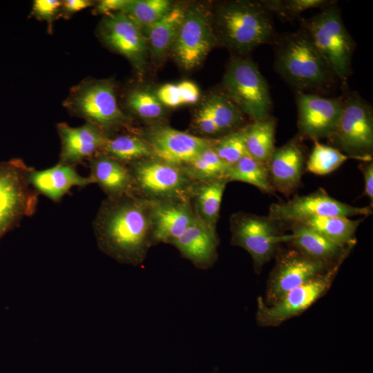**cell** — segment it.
I'll use <instances>...</instances> for the list:
<instances>
[{
  "mask_svg": "<svg viewBox=\"0 0 373 373\" xmlns=\"http://www.w3.org/2000/svg\"><path fill=\"white\" fill-rule=\"evenodd\" d=\"M93 5L89 0H66L62 1L61 8L64 13L71 15Z\"/></svg>",
  "mask_w": 373,
  "mask_h": 373,
  "instance_id": "cell-43",
  "label": "cell"
},
{
  "mask_svg": "<svg viewBox=\"0 0 373 373\" xmlns=\"http://www.w3.org/2000/svg\"><path fill=\"white\" fill-rule=\"evenodd\" d=\"M30 169L19 158L0 162V240L36 211L39 194L28 182Z\"/></svg>",
  "mask_w": 373,
  "mask_h": 373,
  "instance_id": "cell-7",
  "label": "cell"
},
{
  "mask_svg": "<svg viewBox=\"0 0 373 373\" xmlns=\"http://www.w3.org/2000/svg\"><path fill=\"white\" fill-rule=\"evenodd\" d=\"M363 220L344 216H313L296 223L316 230L341 246L353 247L355 232Z\"/></svg>",
  "mask_w": 373,
  "mask_h": 373,
  "instance_id": "cell-28",
  "label": "cell"
},
{
  "mask_svg": "<svg viewBox=\"0 0 373 373\" xmlns=\"http://www.w3.org/2000/svg\"><path fill=\"white\" fill-rule=\"evenodd\" d=\"M314 146L306 163V170L316 175H326L338 168L350 157L336 148L313 140Z\"/></svg>",
  "mask_w": 373,
  "mask_h": 373,
  "instance_id": "cell-34",
  "label": "cell"
},
{
  "mask_svg": "<svg viewBox=\"0 0 373 373\" xmlns=\"http://www.w3.org/2000/svg\"><path fill=\"white\" fill-rule=\"evenodd\" d=\"M93 227L104 254L122 264L140 265L153 246L151 201L136 194L107 197Z\"/></svg>",
  "mask_w": 373,
  "mask_h": 373,
  "instance_id": "cell-1",
  "label": "cell"
},
{
  "mask_svg": "<svg viewBox=\"0 0 373 373\" xmlns=\"http://www.w3.org/2000/svg\"><path fill=\"white\" fill-rule=\"evenodd\" d=\"M288 242L307 257L335 263L343 260L352 247L341 246L316 230L300 223L291 224Z\"/></svg>",
  "mask_w": 373,
  "mask_h": 373,
  "instance_id": "cell-24",
  "label": "cell"
},
{
  "mask_svg": "<svg viewBox=\"0 0 373 373\" xmlns=\"http://www.w3.org/2000/svg\"><path fill=\"white\" fill-rule=\"evenodd\" d=\"M245 144L248 154L267 165L274 149L276 120L270 116L253 120L244 126Z\"/></svg>",
  "mask_w": 373,
  "mask_h": 373,
  "instance_id": "cell-29",
  "label": "cell"
},
{
  "mask_svg": "<svg viewBox=\"0 0 373 373\" xmlns=\"http://www.w3.org/2000/svg\"><path fill=\"white\" fill-rule=\"evenodd\" d=\"M262 2L271 13L287 19H294L308 9L325 8L333 3L327 0H269Z\"/></svg>",
  "mask_w": 373,
  "mask_h": 373,
  "instance_id": "cell-37",
  "label": "cell"
},
{
  "mask_svg": "<svg viewBox=\"0 0 373 373\" xmlns=\"http://www.w3.org/2000/svg\"><path fill=\"white\" fill-rule=\"evenodd\" d=\"M187 175L197 182L225 179L231 165L217 155L213 146L201 152L190 162L182 166Z\"/></svg>",
  "mask_w": 373,
  "mask_h": 373,
  "instance_id": "cell-31",
  "label": "cell"
},
{
  "mask_svg": "<svg viewBox=\"0 0 373 373\" xmlns=\"http://www.w3.org/2000/svg\"><path fill=\"white\" fill-rule=\"evenodd\" d=\"M153 245L171 242L182 235L195 213L191 199L151 201Z\"/></svg>",
  "mask_w": 373,
  "mask_h": 373,
  "instance_id": "cell-19",
  "label": "cell"
},
{
  "mask_svg": "<svg viewBox=\"0 0 373 373\" xmlns=\"http://www.w3.org/2000/svg\"><path fill=\"white\" fill-rule=\"evenodd\" d=\"M335 263L309 258L296 249L281 253L270 274L264 302L268 305L276 303L287 292L312 280Z\"/></svg>",
  "mask_w": 373,
  "mask_h": 373,
  "instance_id": "cell-14",
  "label": "cell"
},
{
  "mask_svg": "<svg viewBox=\"0 0 373 373\" xmlns=\"http://www.w3.org/2000/svg\"><path fill=\"white\" fill-rule=\"evenodd\" d=\"M90 177L108 198L135 194L134 183L128 166L99 153L89 160Z\"/></svg>",
  "mask_w": 373,
  "mask_h": 373,
  "instance_id": "cell-23",
  "label": "cell"
},
{
  "mask_svg": "<svg viewBox=\"0 0 373 373\" xmlns=\"http://www.w3.org/2000/svg\"><path fill=\"white\" fill-rule=\"evenodd\" d=\"M216 42L210 15L201 6H194L186 12L173 44L175 57L186 70L200 64Z\"/></svg>",
  "mask_w": 373,
  "mask_h": 373,
  "instance_id": "cell-13",
  "label": "cell"
},
{
  "mask_svg": "<svg viewBox=\"0 0 373 373\" xmlns=\"http://www.w3.org/2000/svg\"><path fill=\"white\" fill-rule=\"evenodd\" d=\"M101 153L128 165L150 157L153 151L142 137L135 135H121L108 137Z\"/></svg>",
  "mask_w": 373,
  "mask_h": 373,
  "instance_id": "cell-30",
  "label": "cell"
},
{
  "mask_svg": "<svg viewBox=\"0 0 373 373\" xmlns=\"http://www.w3.org/2000/svg\"><path fill=\"white\" fill-rule=\"evenodd\" d=\"M177 86L183 104H193L198 100L199 89L193 82L186 80Z\"/></svg>",
  "mask_w": 373,
  "mask_h": 373,
  "instance_id": "cell-40",
  "label": "cell"
},
{
  "mask_svg": "<svg viewBox=\"0 0 373 373\" xmlns=\"http://www.w3.org/2000/svg\"><path fill=\"white\" fill-rule=\"evenodd\" d=\"M350 158L370 162L373 152V112L371 106L352 95L343 101L342 111L333 134L328 137Z\"/></svg>",
  "mask_w": 373,
  "mask_h": 373,
  "instance_id": "cell-9",
  "label": "cell"
},
{
  "mask_svg": "<svg viewBox=\"0 0 373 373\" xmlns=\"http://www.w3.org/2000/svg\"><path fill=\"white\" fill-rule=\"evenodd\" d=\"M131 110L143 119L153 120L164 115L163 105L154 94L144 90H135L127 97Z\"/></svg>",
  "mask_w": 373,
  "mask_h": 373,
  "instance_id": "cell-36",
  "label": "cell"
},
{
  "mask_svg": "<svg viewBox=\"0 0 373 373\" xmlns=\"http://www.w3.org/2000/svg\"><path fill=\"white\" fill-rule=\"evenodd\" d=\"M275 68L298 93L321 88L333 75L308 35L303 30L287 34L279 41Z\"/></svg>",
  "mask_w": 373,
  "mask_h": 373,
  "instance_id": "cell-3",
  "label": "cell"
},
{
  "mask_svg": "<svg viewBox=\"0 0 373 373\" xmlns=\"http://www.w3.org/2000/svg\"><path fill=\"white\" fill-rule=\"evenodd\" d=\"M61 3L62 1L57 0H36L33 3L32 14L36 18L45 20L51 24L61 8Z\"/></svg>",
  "mask_w": 373,
  "mask_h": 373,
  "instance_id": "cell-38",
  "label": "cell"
},
{
  "mask_svg": "<svg viewBox=\"0 0 373 373\" xmlns=\"http://www.w3.org/2000/svg\"><path fill=\"white\" fill-rule=\"evenodd\" d=\"M227 182L225 179L196 182L191 196V202L195 213L215 229Z\"/></svg>",
  "mask_w": 373,
  "mask_h": 373,
  "instance_id": "cell-26",
  "label": "cell"
},
{
  "mask_svg": "<svg viewBox=\"0 0 373 373\" xmlns=\"http://www.w3.org/2000/svg\"><path fill=\"white\" fill-rule=\"evenodd\" d=\"M296 104L298 126L303 136L318 140L333 134L342 111L341 98H326L299 92L296 95Z\"/></svg>",
  "mask_w": 373,
  "mask_h": 373,
  "instance_id": "cell-16",
  "label": "cell"
},
{
  "mask_svg": "<svg viewBox=\"0 0 373 373\" xmlns=\"http://www.w3.org/2000/svg\"><path fill=\"white\" fill-rule=\"evenodd\" d=\"M359 168L364 177V193L372 203L373 201V164L372 162H363Z\"/></svg>",
  "mask_w": 373,
  "mask_h": 373,
  "instance_id": "cell-42",
  "label": "cell"
},
{
  "mask_svg": "<svg viewBox=\"0 0 373 373\" xmlns=\"http://www.w3.org/2000/svg\"><path fill=\"white\" fill-rule=\"evenodd\" d=\"M28 180L32 188L55 202H59L74 186L84 187L94 184L90 176H82L75 166L57 163L54 166L28 172Z\"/></svg>",
  "mask_w": 373,
  "mask_h": 373,
  "instance_id": "cell-22",
  "label": "cell"
},
{
  "mask_svg": "<svg viewBox=\"0 0 373 373\" xmlns=\"http://www.w3.org/2000/svg\"><path fill=\"white\" fill-rule=\"evenodd\" d=\"M172 7L168 0H128L122 12L142 30L160 19Z\"/></svg>",
  "mask_w": 373,
  "mask_h": 373,
  "instance_id": "cell-33",
  "label": "cell"
},
{
  "mask_svg": "<svg viewBox=\"0 0 373 373\" xmlns=\"http://www.w3.org/2000/svg\"><path fill=\"white\" fill-rule=\"evenodd\" d=\"M216 27L220 40L240 52L267 43L274 33L271 13L262 1L224 3L217 12Z\"/></svg>",
  "mask_w": 373,
  "mask_h": 373,
  "instance_id": "cell-2",
  "label": "cell"
},
{
  "mask_svg": "<svg viewBox=\"0 0 373 373\" xmlns=\"http://www.w3.org/2000/svg\"><path fill=\"white\" fill-rule=\"evenodd\" d=\"M128 0H102L95 8V14L108 15L114 12H122Z\"/></svg>",
  "mask_w": 373,
  "mask_h": 373,
  "instance_id": "cell-41",
  "label": "cell"
},
{
  "mask_svg": "<svg viewBox=\"0 0 373 373\" xmlns=\"http://www.w3.org/2000/svg\"><path fill=\"white\" fill-rule=\"evenodd\" d=\"M142 137L150 146L154 157L178 166L192 161L212 146L216 140L196 136L165 124L149 127Z\"/></svg>",
  "mask_w": 373,
  "mask_h": 373,
  "instance_id": "cell-15",
  "label": "cell"
},
{
  "mask_svg": "<svg viewBox=\"0 0 373 373\" xmlns=\"http://www.w3.org/2000/svg\"><path fill=\"white\" fill-rule=\"evenodd\" d=\"M303 30L321 54L333 75L347 80L351 73L354 42L345 28L338 8L333 3L304 19Z\"/></svg>",
  "mask_w": 373,
  "mask_h": 373,
  "instance_id": "cell-4",
  "label": "cell"
},
{
  "mask_svg": "<svg viewBox=\"0 0 373 373\" xmlns=\"http://www.w3.org/2000/svg\"><path fill=\"white\" fill-rule=\"evenodd\" d=\"M213 149L220 158L231 166L249 155L245 144L244 126L216 139Z\"/></svg>",
  "mask_w": 373,
  "mask_h": 373,
  "instance_id": "cell-35",
  "label": "cell"
},
{
  "mask_svg": "<svg viewBox=\"0 0 373 373\" xmlns=\"http://www.w3.org/2000/svg\"><path fill=\"white\" fill-rule=\"evenodd\" d=\"M223 87L225 94L253 120L269 116L271 99L267 82L249 59L238 57L230 62Z\"/></svg>",
  "mask_w": 373,
  "mask_h": 373,
  "instance_id": "cell-8",
  "label": "cell"
},
{
  "mask_svg": "<svg viewBox=\"0 0 373 373\" xmlns=\"http://www.w3.org/2000/svg\"><path fill=\"white\" fill-rule=\"evenodd\" d=\"M343 262L335 263L312 280L289 291L273 305H267L258 297V324L262 327L278 326L302 314L328 291Z\"/></svg>",
  "mask_w": 373,
  "mask_h": 373,
  "instance_id": "cell-11",
  "label": "cell"
},
{
  "mask_svg": "<svg viewBox=\"0 0 373 373\" xmlns=\"http://www.w3.org/2000/svg\"><path fill=\"white\" fill-rule=\"evenodd\" d=\"M185 12L186 10L180 6L172 7L160 19L144 30L154 57H162L173 45Z\"/></svg>",
  "mask_w": 373,
  "mask_h": 373,
  "instance_id": "cell-27",
  "label": "cell"
},
{
  "mask_svg": "<svg viewBox=\"0 0 373 373\" xmlns=\"http://www.w3.org/2000/svg\"><path fill=\"white\" fill-rule=\"evenodd\" d=\"M185 258L196 267L207 269L217 259L219 240L215 228L196 214L193 221L178 238L171 242Z\"/></svg>",
  "mask_w": 373,
  "mask_h": 373,
  "instance_id": "cell-20",
  "label": "cell"
},
{
  "mask_svg": "<svg viewBox=\"0 0 373 373\" xmlns=\"http://www.w3.org/2000/svg\"><path fill=\"white\" fill-rule=\"evenodd\" d=\"M227 182L239 181L252 184L265 193H273L266 164L249 155L240 158L231 165L227 175Z\"/></svg>",
  "mask_w": 373,
  "mask_h": 373,
  "instance_id": "cell-32",
  "label": "cell"
},
{
  "mask_svg": "<svg viewBox=\"0 0 373 373\" xmlns=\"http://www.w3.org/2000/svg\"><path fill=\"white\" fill-rule=\"evenodd\" d=\"M198 113L214 135L238 130L244 113L225 93H213L204 102Z\"/></svg>",
  "mask_w": 373,
  "mask_h": 373,
  "instance_id": "cell-25",
  "label": "cell"
},
{
  "mask_svg": "<svg viewBox=\"0 0 373 373\" xmlns=\"http://www.w3.org/2000/svg\"><path fill=\"white\" fill-rule=\"evenodd\" d=\"M57 129L61 140L58 163L75 166L101 153L108 137L99 128L86 122L79 127L59 123Z\"/></svg>",
  "mask_w": 373,
  "mask_h": 373,
  "instance_id": "cell-18",
  "label": "cell"
},
{
  "mask_svg": "<svg viewBox=\"0 0 373 373\" xmlns=\"http://www.w3.org/2000/svg\"><path fill=\"white\" fill-rule=\"evenodd\" d=\"M156 96L162 105L176 107L183 104L177 84L163 85L158 89Z\"/></svg>",
  "mask_w": 373,
  "mask_h": 373,
  "instance_id": "cell-39",
  "label": "cell"
},
{
  "mask_svg": "<svg viewBox=\"0 0 373 373\" xmlns=\"http://www.w3.org/2000/svg\"><path fill=\"white\" fill-rule=\"evenodd\" d=\"M135 194L149 201L191 199L197 181L182 166L150 157L127 165Z\"/></svg>",
  "mask_w": 373,
  "mask_h": 373,
  "instance_id": "cell-5",
  "label": "cell"
},
{
  "mask_svg": "<svg viewBox=\"0 0 373 373\" xmlns=\"http://www.w3.org/2000/svg\"><path fill=\"white\" fill-rule=\"evenodd\" d=\"M99 32L108 46L142 70L146 54V40L141 28L127 15L117 12L106 15Z\"/></svg>",
  "mask_w": 373,
  "mask_h": 373,
  "instance_id": "cell-17",
  "label": "cell"
},
{
  "mask_svg": "<svg viewBox=\"0 0 373 373\" xmlns=\"http://www.w3.org/2000/svg\"><path fill=\"white\" fill-rule=\"evenodd\" d=\"M371 208L351 206L320 189L307 195L296 196L286 202L271 204L267 217L278 224H291L313 216H367L372 213Z\"/></svg>",
  "mask_w": 373,
  "mask_h": 373,
  "instance_id": "cell-12",
  "label": "cell"
},
{
  "mask_svg": "<svg viewBox=\"0 0 373 373\" xmlns=\"http://www.w3.org/2000/svg\"><path fill=\"white\" fill-rule=\"evenodd\" d=\"M304 162L303 149L295 140L275 149L267 164L274 190L285 195H290L300 184Z\"/></svg>",
  "mask_w": 373,
  "mask_h": 373,
  "instance_id": "cell-21",
  "label": "cell"
},
{
  "mask_svg": "<svg viewBox=\"0 0 373 373\" xmlns=\"http://www.w3.org/2000/svg\"><path fill=\"white\" fill-rule=\"evenodd\" d=\"M64 105L74 115L95 125L106 135L108 131L127 123L126 116L118 106L114 86L107 81L81 82L73 88Z\"/></svg>",
  "mask_w": 373,
  "mask_h": 373,
  "instance_id": "cell-6",
  "label": "cell"
},
{
  "mask_svg": "<svg viewBox=\"0 0 373 373\" xmlns=\"http://www.w3.org/2000/svg\"><path fill=\"white\" fill-rule=\"evenodd\" d=\"M278 223L268 217L238 212L230 218L231 243L245 249L251 256L256 271H260L281 242H288L289 234H282Z\"/></svg>",
  "mask_w": 373,
  "mask_h": 373,
  "instance_id": "cell-10",
  "label": "cell"
}]
</instances>
